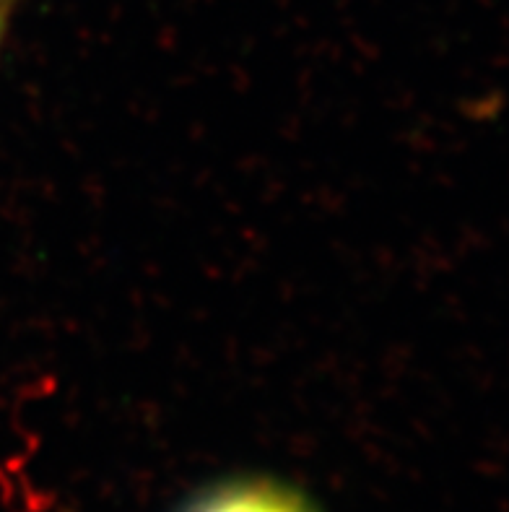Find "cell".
Returning <instances> with one entry per match:
<instances>
[{
    "mask_svg": "<svg viewBox=\"0 0 509 512\" xmlns=\"http://www.w3.org/2000/svg\"><path fill=\"white\" fill-rule=\"evenodd\" d=\"M190 512H312L310 505L291 489L268 481L232 484L200 500Z\"/></svg>",
    "mask_w": 509,
    "mask_h": 512,
    "instance_id": "6da1fadb",
    "label": "cell"
}]
</instances>
